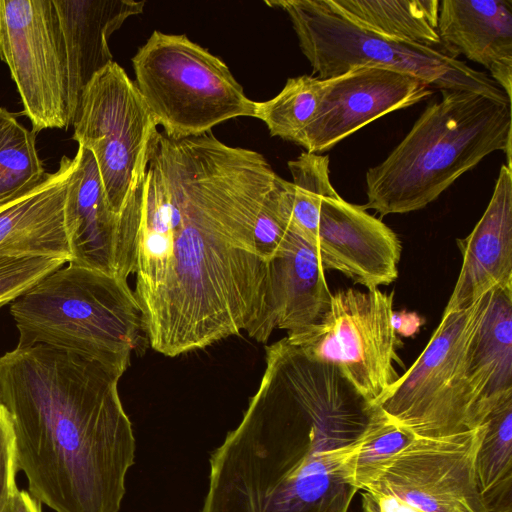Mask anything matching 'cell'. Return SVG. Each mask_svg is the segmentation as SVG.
Segmentation results:
<instances>
[{"mask_svg": "<svg viewBox=\"0 0 512 512\" xmlns=\"http://www.w3.org/2000/svg\"><path fill=\"white\" fill-rule=\"evenodd\" d=\"M277 174L256 151L206 133L151 142L135 296L165 356L248 334L265 312L267 262L255 226Z\"/></svg>", "mask_w": 512, "mask_h": 512, "instance_id": "1", "label": "cell"}, {"mask_svg": "<svg viewBox=\"0 0 512 512\" xmlns=\"http://www.w3.org/2000/svg\"><path fill=\"white\" fill-rule=\"evenodd\" d=\"M382 414L335 365L282 338L266 347L240 423L211 453L200 512H348L351 459Z\"/></svg>", "mask_w": 512, "mask_h": 512, "instance_id": "2", "label": "cell"}, {"mask_svg": "<svg viewBox=\"0 0 512 512\" xmlns=\"http://www.w3.org/2000/svg\"><path fill=\"white\" fill-rule=\"evenodd\" d=\"M130 364L42 344L0 357L18 469L28 492L55 512H119L136 450L118 391Z\"/></svg>", "mask_w": 512, "mask_h": 512, "instance_id": "3", "label": "cell"}, {"mask_svg": "<svg viewBox=\"0 0 512 512\" xmlns=\"http://www.w3.org/2000/svg\"><path fill=\"white\" fill-rule=\"evenodd\" d=\"M404 139L366 173L367 204L385 216L426 207L495 151L512 168L511 104L467 91H441Z\"/></svg>", "mask_w": 512, "mask_h": 512, "instance_id": "4", "label": "cell"}, {"mask_svg": "<svg viewBox=\"0 0 512 512\" xmlns=\"http://www.w3.org/2000/svg\"><path fill=\"white\" fill-rule=\"evenodd\" d=\"M17 346L37 344L112 362L141 355L149 344L145 318L127 280L69 264L12 302Z\"/></svg>", "mask_w": 512, "mask_h": 512, "instance_id": "5", "label": "cell"}, {"mask_svg": "<svg viewBox=\"0 0 512 512\" xmlns=\"http://www.w3.org/2000/svg\"><path fill=\"white\" fill-rule=\"evenodd\" d=\"M288 15L300 49L320 79L361 67L410 74L440 91H467L509 103L484 72L438 48L405 43L362 29L331 11L324 0L265 1Z\"/></svg>", "mask_w": 512, "mask_h": 512, "instance_id": "6", "label": "cell"}, {"mask_svg": "<svg viewBox=\"0 0 512 512\" xmlns=\"http://www.w3.org/2000/svg\"><path fill=\"white\" fill-rule=\"evenodd\" d=\"M135 84L164 134L184 139L256 116L227 64L184 34L155 30L132 58Z\"/></svg>", "mask_w": 512, "mask_h": 512, "instance_id": "7", "label": "cell"}, {"mask_svg": "<svg viewBox=\"0 0 512 512\" xmlns=\"http://www.w3.org/2000/svg\"><path fill=\"white\" fill-rule=\"evenodd\" d=\"M488 293L466 309L443 313L427 346L377 406L396 425L420 438L464 433L486 418L466 371L471 336Z\"/></svg>", "mask_w": 512, "mask_h": 512, "instance_id": "8", "label": "cell"}, {"mask_svg": "<svg viewBox=\"0 0 512 512\" xmlns=\"http://www.w3.org/2000/svg\"><path fill=\"white\" fill-rule=\"evenodd\" d=\"M73 139L94 156L106 198L123 215L145 177L157 122L126 71L112 61L84 88Z\"/></svg>", "mask_w": 512, "mask_h": 512, "instance_id": "9", "label": "cell"}, {"mask_svg": "<svg viewBox=\"0 0 512 512\" xmlns=\"http://www.w3.org/2000/svg\"><path fill=\"white\" fill-rule=\"evenodd\" d=\"M393 299L379 288L337 291L318 322L286 338L310 358L335 365L377 405L399 378Z\"/></svg>", "mask_w": 512, "mask_h": 512, "instance_id": "10", "label": "cell"}, {"mask_svg": "<svg viewBox=\"0 0 512 512\" xmlns=\"http://www.w3.org/2000/svg\"><path fill=\"white\" fill-rule=\"evenodd\" d=\"M0 60L36 134L71 125L66 51L52 0H0Z\"/></svg>", "mask_w": 512, "mask_h": 512, "instance_id": "11", "label": "cell"}, {"mask_svg": "<svg viewBox=\"0 0 512 512\" xmlns=\"http://www.w3.org/2000/svg\"><path fill=\"white\" fill-rule=\"evenodd\" d=\"M484 431L482 424L451 436L416 437L362 491L394 496L420 512H485L475 481Z\"/></svg>", "mask_w": 512, "mask_h": 512, "instance_id": "12", "label": "cell"}, {"mask_svg": "<svg viewBox=\"0 0 512 512\" xmlns=\"http://www.w3.org/2000/svg\"><path fill=\"white\" fill-rule=\"evenodd\" d=\"M66 203L69 264L127 280L135 273L143 181L123 215L111 208L93 154L79 146Z\"/></svg>", "mask_w": 512, "mask_h": 512, "instance_id": "13", "label": "cell"}, {"mask_svg": "<svg viewBox=\"0 0 512 512\" xmlns=\"http://www.w3.org/2000/svg\"><path fill=\"white\" fill-rule=\"evenodd\" d=\"M325 80L316 115L300 145L309 153L328 151L372 121L433 93L410 74L379 67H361Z\"/></svg>", "mask_w": 512, "mask_h": 512, "instance_id": "14", "label": "cell"}, {"mask_svg": "<svg viewBox=\"0 0 512 512\" xmlns=\"http://www.w3.org/2000/svg\"><path fill=\"white\" fill-rule=\"evenodd\" d=\"M316 249L324 269L339 271L367 289L398 276L402 246L395 232L339 194L321 202Z\"/></svg>", "mask_w": 512, "mask_h": 512, "instance_id": "15", "label": "cell"}, {"mask_svg": "<svg viewBox=\"0 0 512 512\" xmlns=\"http://www.w3.org/2000/svg\"><path fill=\"white\" fill-rule=\"evenodd\" d=\"M331 296L316 247L288 228L267 262L264 315L248 335L266 342L274 329L289 334L307 328L328 309Z\"/></svg>", "mask_w": 512, "mask_h": 512, "instance_id": "16", "label": "cell"}, {"mask_svg": "<svg viewBox=\"0 0 512 512\" xmlns=\"http://www.w3.org/2000/svg\"><path fill=\"white\" fill-rule=\"evenodd\" d=\"M73 158L0 203V260L50 257L70 261L66 203Z\"/></svg>", "mask_w": 512, "mask_h": 512, "instance_id": "17", "label": "cell"}, {"mask_svg": "<svg viewBox=\"0 0 512 512\" xmlns=\"http://www.w3.org/2000/svg\"><path fill=\"white\" fill-rule=\"evenodd\" d=\"M456 243L462 264L443 313L466 309L492 289L512 285V168L501 165L482 217Z\"/></svg>", "mask_w": 512, "mask_h": 512, "instance_id": "18", "label": "cell"}, {"mask_svg": "<svg viewBox=\"0 0 512 512\" xmlns=\"http://www.w3.org/2000/svg\"><path fill=\"white\" fill-rule=\"evenodd\" d=\"M437 30L447 55L485 67L511 100L512 0H442Z\"/></svg>", "mask_w": 512, "mask_h": 512, "instance_id": "19", "label": "cell"}, {"mask_svg": "<svg viewBox=\"0 0 512 512\" xmlns=\"http://www.w3.org/2000/svg\"><path fill=\"white\" fill-rule=\"evenodd\" d=\"M67 58L69 113L73 124L81 95L93 76L113 61L109 38L145 1L52 0Z\"/></svg>", "mask_w": 512, "mask_h": 512, "instance_id": "20", "label": "cell"}, {"mask_svg": "<svg viewBox=\"0 0 512 512\" xmlns=\"http://www.w3.org/2000/svg\"><path fill=\"white\" fill-rule=\"evenodd\" d=\"M466 371L486 416L512 396V285L488 292L468 344Z\"/></svg>", "mask_w": 512, "mask_h": 512, "instance_id": "21", "label": "cell"}, {"mask_svg": "<svg viewBox=\"0 0 512 512\" xmlns=\"http://www.w3.org/2000/svg\"><path fill=\"white\" fill-rule=\"evenodd\" d=\"M334 13L379 36L441 49L438 0H324Z\"/></svg>", "mask_w": 512, "mask_h": 512, "instance_id": "22", "label": "cell"}, {"mask_svg": "<svg viewBox=\"0 0 512 512\" xmlns=\"http://www.w3.org/2000/svg\"><path fill=\"white\" fill-rule=\"evenodd\" d=\"M475 459V481L485 512H512V396L486 416Z\"/></svg>", "mask_w": 512, "mask_h": 512, "instance_id": "23", "label": "cell"}, {"mask_svg": "<svg viewBox=\"0 0 512 512\" xmlns=\"http://www.w3.org/2000/svg\"><path fill=\"white\" fill-rule=\"evenodd\" d=\"M326 80L310 75L289 78L272 99L256 102V116L271 136L301 145L304 133L314 119Z\"/></svg>", "mask_w": 512, "mask_h": 512, "instance_id": "24", "label": "cell"}, {"mask_svg": "<svg viewBox=\"0 0 512 512\" xmlns=\"http://www.w3.org/2000/svg\"><path fill=\"white\" fill-rule=\"evenodd\" d=\"M329 162L328 155L303 152L287 163L293 178L289 229L314 247L321 202L338 195L330 180Z\"/></svg>", "mask_w": 512, "mask_h": 512, "instance_id": "25", "label": "cell"}, {"mask_svg": "<svg viewBox=\"0 0 512 512\" xmlns=\"http://www.w3.org/2000/svg\"><path fill=\"white\" fill-rule=\"evenodd\" d=\"M45 173L36 149V133L0 107V203L35 184Z\"/></svg>", "mask_w": 512, "mask_h": 512, "instance_id": "26", "label": "cell"}, {"mask_svg": "<svg viewBox=\"0 0 512 512\" xmlns=\"http://www.w3.org/2000/svg\"><path fill=\"white\" fill-rule=\"evenodd\" d=\"M416 436L393 423L383 412L360 442L350 462L353 486L359 491L376 476L381 465Z\"/></svg>", "mask_w": 512, "mask_h": 512, "instance_id": "27", "label": "cell"}, {"mask_svg": "<svg viewBox=\"0 0 512 512\" xmlns=\"http://www.w3.org/2000/svg\"><path fill=\"white\" fill-rule=\"evenodd\" d=\"M292 183L277 176L266 195L255 226L257 249L268 262L284 240L290 222Z\"/></svg>", "mask_w": 512, "mask_h": 512, "instance_id": "28", "label": "cell"}, {"mask_svg": "<svg viewBox=\"0 0 512 512\" xmlns=\"http://www.w3.org/2000/svg\"><path fill=\"white\" fill-rule=\"evenodd\" d=\"M65 263L64 259L50 257L0 260V308Z\"/></svg>", "mask_w": 512, "mask_h": 512, "instance_id": "29", "label": "cell"}, {"mask_svg": "<svg viewBox=\"0 0 512 512\" xmlns=\"http://www.w3.org/2000/svg\"><path fill=\"white\" fill-rule=\"evenodd\" d=\"M19 472L12 421L0 402V512H4L16 493Z\"/></svg>", "mask_w": 512, "mask_h": 512, "instance_id": "30", "label": "cell"}, {"mask_svg": "<svg viewBox=\"0 0 512 512\" xmlns=\"http://www.w3.org/2000/svg\"><path fill=\"white\" fill-rule=\"evenodd\" d=\"M368 493L374 499L380 512H420L394 496L375 492Z\"/></svg>", "mask_w": 512, "mask_h": 512, "instance_id": "31", "label": "cell"}, {"mask_svg": "<svg viewBox=\"0 0 512 512\" xmlns=\"http://www.w3.org/2000/svg\"><path fill=\"white\" fill-rule=\"evenodd\" d=\"M4 512H42V504L28 491L18 490Z\"/></svg>", "mask_w": 512, "mask_h": 512, "instance_id": "32", "label": "cell"}, {"mask_svg": "<svg viewBox=\"0 0 512 512\" xmlns=\"http://www.w3.org/2000/svg\"><path fill=\"white\" fill-rule=\"evenodd\" d=\"M362 512H380L374 499L366 491L362 493Z\"/></svg>", "mask_w": 512, "mask_h": 512, "instance_id": "33", "label": "cell"}]
</instances>
